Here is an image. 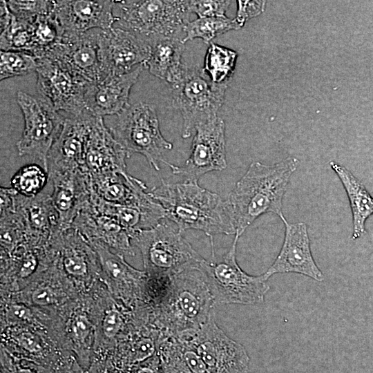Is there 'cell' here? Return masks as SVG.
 Listing matches in <instances>:
<instances>
[{
	"label": "cell",
	"mask_w": 373,
	"mask_h": 373,
	"mask_svg": "<svg viewBox=\"0 0 373 373\" xmlns=\"http://www.w3.org/2000/svg\"><path fill=\"white\" fill-rule=\"evenodd\" d=\"M157 351L162 373H209L189 340L160 334Z\"/></svg>",
	"instance_id": "23"
},
{
	"label": "cell",
	"mask_w": 373,
	"mask_h": 373,
	"mask_svg": "<svg viewBox=\"0 0 373 373\" xmlns=\"http://www.w3.org/2000/svg\"><path fill=\"white\" fill-rule=\"evenodd\" d=\"M99 46L102 79L145 66L151 52L148 41L129 30L114 26L99 29Z\"/></svg>",
	"instance_id": "13"
},
{
	"label": "cell",
	"mask_w": 373,
	"mask_h": 373,
	"mask_svg": "<svg viewBox=\"0 0 373 373\" xmlns=\"http://www.w3.org/2000/svg\"><path fill=\"white\" fill-rule=\"evenodd\" d=\"M52 186L48 178L44 190L37 195L26 198L17 193V210L21 214L29 237L52 238L61 232L59 218L51 194Z\"/></svg>",
	"instance_id": "22"
},
{
	"label": "cell",
	"mask_w": 373,
	"mask_h": 373,
	"mask_svg": "<svg viewBox=\"0 0 373 373\" xmlns=\"http://www.w3.org/2000/svg\"><path fill=\"white\" fill-rule=\"evenodd\" d=\"M182 336L189 340L209 373H247L249 358L245 348L218 327L214 312L198 329Z\"/></svg>",
	"instance_id": "11"
},
{
	"label": "cell",
	"mask_w": 373,
	"mask_h": 373,
	"mask_svg": "<svg viewBox=\"0 0 373 373\" xmlns=\"http://www.w3.org/2000/svg\"><path fill=\"white\" fill-rule=\"evenodd\" d=\"M227 86L212 83L202 68L186 66L182 77L171 85L173 106L183 118V138L189 137L198 124L218 117Z\"/></svg>",
	"instance_id": "8"
},
{
	"label": "cell",
	"mask_w": 373,
	"mask_h": 373,
	"mask_svg": "<svg viewBox=\"0 0 373 373\" xmlns=\"http://www.w3.org/2000/svg\"><path fill=\"white\" fill-rule=\"evenodd\" d=\"M238 11L235 21L241 28L245 21L262 12L264 10L265 1H238Z\"/></svg>",
	"instance_id": "35"
},
{
	"label": "cell",
	"mask_w": 373,
	"mask_h": 373,
	"mask_svg": "<svg viewBox=\"0 0 373 373\" xmlns=\"http://www.w3.org/2000/svg\"><path fill=\"white\" fill-rule=\"evenodd\" d=\"M64 115L63 126L47 157V171H85L86 144L95 116L86 111L78 115Z\"/></svg>",
	"instance_id": "14"
},
{
	"label": "cell",
	"mask_w": 373,
	"mask_h": 373,
	"mask_svg": "<svg viewBox=\"0 0 373 373\" xmlns=\"http://www.w3.org/2000/svg\"><path fill=\"white\" fill-rule=\"evenodd\" d=\"M99 32V29H94L75 36L63 37L45 57L60 61L90 83L101 81Z\"/></svg>",
	"instance_id": "17"
},
{
	"label": "cell",
	"mask_w": 373,
	"mask_h": 373,
	"mask_svg": "<svg viewBox=\"0 0 373 373\" xmlns=\"http://www.w3.org/2000/svg\"><path fill=\"white\" fill-rule=\"evenodd\" d=\"M32 23L33 37L28 53L40 59L61 41L64 32L52 12L40 16Z\"/></svg>",
	"instance_id": "28"
},
{
	"label": "cell",
	"mask_w": 373,
	"mask_h": 373,
	"mask_svg": "<svg viewBox=\"0 0 373 373\" xmlns=\"http://www.w3.org/2000/svg\"><path fill=\"white\" fill-rule=\"evenodd\" d=\"M144 67L140 65L130 73L91 83L85 95L86 111L95 117L119 115L129 104L131 89Z\"/></svg>",
	"instance_id": "20"
},
{
	"label": "cell",
	"mask_w": 373,
	"mask_h": 373,
	"mask_svg": "<svg viewBox=\"0 0 373 373\" xmlns=\"http://www.w3.org/2000/svg\"><path fill=\"white\" fill-rule=\"evenodd\" d=\"M151 46V55L145 67L151 75L174 84L182 77L186 67L182 62L184 44L180 38H170L155 41Z\"/></svg>",
	"instance_id": "25"
},
{
	"label": "cell",
	"mask_w": 373,
	"mask_h": 373,
	"mask_svg": "<svg viewBox=\"0 0 373 373\" xmlns=\"http://www.w3.org/2000/svg\"><path fill=\"white\" fill-rule=\"evenodd\" d=\"M240 237L236 234L228 251L219 257L211 244V258L199 266L216 304H260L270 289L264 274L249 275L238 265L236 247Z\"/></svg>",
	"instance_id": "6"
},
{
	"label": "cell",
	"mask_w": 373,
	"mask_h": 373,
	"mask_svg": "<svg viewBox=\"0 0 373 373\" xmlns=\"http://www.w3.org/2000/svg\"><path fill=\"white\" fill-rule=\"evenodd\" d=\"M111 131L124 149L127 158L134 153L144 155L149 164L160 171V163L166 164L163 153L173 145L162 136L154 106L139 102L128 104L119 115Z\"/></svg>",
	"instance_id": "7"
},
{
	"label": "cell",
	"mask_w": 373,
	"mask_h": 373,
	"mask_svg": "<svg viewBox=\"0 0 373 373\" xmlns=\"http://www.w3.org/2000/svg\"><path fill=\"white\" fill-rule=\"evenodd\" d=\"M137 373H158V372L149 367H142L137 370Z\"/></svg>",
	"instance_id": "42"
},
{
	"label": "cell",
	"mask_w": 373,
	"mask_h": 373,
	"mask_svg": "<svg viewBox=\"0 0 373 373\" xmlns=\"http://www.w3.org/2000/svg\"><path fill=\"white\" fill-rule=\"evenodd\" d=\"M240 28L234 19L227 17L198 18L189 21L184 28L185 37L182 39L185 44L195 38L202 39L208 44L213 39L230 30Z\"/></svg>",
	"instance_id": "29"
},
{
	"label": "cell",
	"mask_w": 373,
	"mask_h": 373,
	"mask_svg": "<svg viewBox=\"0 0 373 373\" xmlns=\"http://www.w3.org/2000/svg\"><path fill=\"white\" fill-rule=\"evenodd\" d=\"M126 153L105 126L95 117L90 126L85 151V171L90 178L126 173Z\"/></svg>",
	"instance_id": "19"
},
{
	"label": "cell",
	"mask_w": 373,
	"mask_h": 373,
	"mask_svg": "<svg viewBox=\"0 0 373 373\" xmlns=\"http://www.w3.org/2000/svg\"><path fill=\"white\" fill-rule=\"evenodd\" d=\"M17 343L28 352L36 353L42 350V346L37 336L32 333L23 332L15 336Z\"/></svg>",
	"instance_id": "39"
},
{
	"label": "cell",
	"mask_w": 373,
	"mask_h": 373,
	"mask_svg": "<svg viewBox=\"0 0 373 373\" xmlns=\"http://www.w3.org/2000/svg\"><path fill=\"white\" fill-rule=\"evenodd\" d=\"M190 13L189 1H117L113 10L118 27L150 44L160 39L180 38Z\"/></svg>",
	"instance_id": "5"
},
{
	"label": "cell",
	"mask_w": 373,
	"mask_h": 373,
	"mask_svg": "<svg viewBox=\"0 0 373 373\" xmlns=\"http://www.w3.org/2000/svg\"><path fill=\"white\" fill-rule=\"evenodd\" d=\"M124 326V319L120 312L111 309L104 315L102 322L104 334L108 338H114Z\"/></svg>",
	"instance_id": "36"
},
{
	"label": "cell",
	"mask_w": 373,
	"mask_h": 373,
	"mask_svg": "<svg viewBox=\"0 0 373 373\" xmlns=\"http://www.w3.org/2000/svg\"><path fill=\"white\" fill-rule=\"evenodd\" d=\"M115 1H54L52 14L61 26L64 37L81 35L94 29L113 27Z\"/></svg>",
	"instance_id": "16"
},
{
	"label": "cell",
	"mask_w": 373,
	"mask_h": 373,
	"mask_svg": "<svg viewBox=\"0 0 373 373\" xmlns=\"http://www.w3.org/2000/svg\"><path fill=\"white\" fill-rule=\"evenodd\" d=\"M17 102L24 119L22 135L16 143L18 154L37 160L47 171V157L61 130L65 116L39 95L19 90Z\"/></svg>",
	"instance_id": "9"
},
{
	"label": "cell",
	"mask_w": 373,
	"mask_h": 373,
	"mask_svg": "<svg viewBox=\"0 0 373 373\" xmlns=\"http://www.w3.org/2000/svg\"><path fill=\"white\" fill-rule=\"evenodd\" d=\"M285 238L276 260L263 274L267 280L275 274L297 273L321 282L325 277L312 254L307 226L305 222L289 223L284 215Z\"/></svg>",
	"instance_id": "15"
},
{
	"label": "cell",
	"mask_w": 373,
	"mask_h": 373,
	"mask_svg": "<svg viewBox=\"0 0 373 373\" xmlns=\"http://www.w3.org/2000/svg\"><path fill=\"white\" fill-rule=\"evenodd\" d=\"M48 172L36 164L20 168L12 177L11 187L21 195L32 198L40 193L47 184Z\"/></svg>",
	"instance_id": "30"
},
{
	"label": "cell",
	"mask_w": 373,
	"mask_h": 373,
	"mask_svg": "<svg viewBox=\"0 0 373 373\" xmlns=\"http://www.w3.org/2000/svg\"><path fill=\"white\" fill-rule=\"evenodd\" d=\"M72 228L89 240H98L128 255H133L131 235L115 218L100 211L90 198L75 218Z\"/></svg>",
	"instance_id": "21"
},
{
	"label": "cell",
	"mask_w": 373,
	"mask_h": 373,
	"mask_svg": "<svg viewBox=\"0 0 373 373\" xmlns=\"http://www.w3.org/2000/svg\"><path fill=\"white\" fill-rule=\"evenodd\" d=\"M199 266L160 280L163 289L158 305V323L162 334H190L213 312L216 303Z\"/></svg>",
	"instance_id": "3"
},
{
	"label": "cell",
	"mask_w": 373,
	"mask_h": 373,
	"mask_svg": "<svg viewBox=\"0 0 373 373\" xmlns=\"http://www.w3.org/2000/svg\"><path fill=\"white\" fill-rule=\"evenodd\" d=\"M230 1H189L190 12L195 13L198 18L226 17Z\"/></svg>",
	"instance_id": "33"
},
{
	"label": "cell",
	"mask_w": 373,
	"mask_h": 373,
	"mask_svg": "<svg viewBox=\"0 0 373 373\" xmlns=\"http://www.w3.org/2000/svg\"><path fill=\"white\" fill-rule=\"evenodd\" d=\"M18 373H34L32 370L26 368L19 369Z\"/></svg>",
	"instance_id": "43"
},
{
	"label": "cell",
	"mask_w": 373,
	"mask_h": 373,
	"mask_svg": "<svg viewBox=\"0 0 373 373\" xmlns=\"http://www.w3.org/2000/svg\"><path fill=\"white\" fill-rule=\"evenodd\" d=\"M131 241L141 251L147 276L157 280L198 267L204 259L166 218L151 229L137 231Z\"/></svg>",
	"instance_id": "4"
},
{
	"label": "cell",
	"mask_w": 373,
	"mask_h": 373,
	"mask_svg": "<svg viewBox=\"0 0 373 373\" xmlns=\"http://www.w3.org/2000/svg\"><path fill=\"white\" fill-rule=\"evenodd\" d=\"M299 160L289 157L272 164L252 162L227 200L236 234L241 236L258 217L273 213L283 216V200ZM235 234V235H236Z\"/></svg>",
	"instance_id": "2"
},
{
	"label": "cell",
	"mask_w": 373,
	"mask_h": 373,
	"mask_svg": "<svg viewBox=\"0 0 373 373\" xmlns=\"http://www.w3.org/2000/svg\"><path fill=\"white\" fill-rule=\"evenodd\" d=\"M10 11L18 19L32 22L52 12L54 1H7Z\"/></svg>",
	"instance_id": "32"
},
{
	"label": "cell",
	"mask_w": 373,
	"mask_h": 373,
	"mask_svg": "<svg viewBox=\"0 0 373 373\" xmlns=\"http://www.w3.org/2000/svg\"><path fill=\"white\" fill-rule=\"evenodd\" d=\"M37 63L38 95L63 114L85 111V95L91 83L56 59L44 57Z\"/></svg>",
	"instance_id": "10"
},
{
	"label": "cell",
	"mask_w": 373,
	"mask_h": 373,
	"mask_svg": "<svg viewBox=\"0 0 373 373\" xmlns=\"http://www.w3.org/2000/svg\"><path fill=\"white\" fill-rule=\"evenodd\" d=\"M237 56L236 51L211 43L207 49L202 70L212 83L228 85L235 70Z\"/></svg>",
	"instance_id": "27"
},
{
	"label": "cell",
	"mask_w": 373,
	"mask_h": 373,
	"mask_svg": "<svg viewBox=\"0 0 373 373\" xmlns=\"http://www.w3.org/2000/svg\"><path fill=\"white\" fill-rule=\"evenodd\" d=\"M15 256L20 259L19 275L21 278H27L37 269L38 259L32 251L24 250V247L17 249Z\"/></svg>",
	"instance_id": "37"
},
{
	"label": "cell",
	"mask_w": 373,
	"mask_h": 373,
	"mask_svg": "<svg viewBox=\"0 0 373 373\" xmlns=\"http://www.w3.org/2000/svg\"></svg>",
	"instance_id": "44"
},
{
	"label": "cell",
	"mask_w": 373,
	"mask_h": 373,
	"mask_svg": "<svg viewBox=\"0 0 373 373\" xmlns=\"http://www.w3.org/2000/svg\"><path fill=\"white\" fill-rule=\"evenodd\" d=\"M158 341L151 336H141L133 341L131 347V361L140 363L151 358L157 350Z\"/></svg>",
	"instance_id": "34"
},
{
	"label": "cell",
	"mask_w": 373,
	"mask_h": 373,
	"mask_svg": "<svg viewBox=\"0 0 373 373\" xmlns=\"http://www.w3.org/2000/svg\"><path fill=\"white\" fill-rule=\"evenodd\" d=\"M52 186L51 200L61 231L72 224L90 198V177L82 169L48 172Z\"/></svg>",
	"instance_id": "18"
},
{
	"label": "cell",
	"mask_w": 373,
	"mask_h": 373,
	"mask_svg": "<svg viewBox=\"0 0 373 373\" xmlns=\"http://www.w3.org/2000/svg\"><path fill=\"white\" fill-rule=\"evenodd\" d=\"M329 165L347 195L352 213V239L356 240L366 233L365 222L373 214V197L365 185L344 166L333 161Z\"/></svg>",
	"instance_id": "24"
},
{
	"label": "cell",
	"mask_w": 373,
	"mask_h": 373,
	"mask_svg": "<svg viewBox=\"0 0 373 373\" xmlns=\"http://www.w3.org/2000/svg\"><path fill=\"white\" fill-rule=\"evenodd\" d=\"M32 302L38 305H50L57 301L54 291L49 287H40L32 294Z\"/></svg>",
	"instance_id": "40"
},
{
	"label": "cell",
	"mask_w": 373,
	"mask_h": 373,
	"mask_svg": "<svg viewBox=\"0 0 373 373\" xmlns=\"http://www.w3.org/2000/svg\"><path fill=\"white\" fill-rule=\"evenodd\" d=\"M101 265L103 271L111 280L121 285H125L127 290L133 294L144 285L147 274L130 266L120 254L112 252L108 245L98 240H89Z\"/></svg>",
	"instance_id": "26"
},
{
	"label": "cell",
	"mask_w": 373,
	"mask_h": 373,
	"mask_svg": "<svg viewBox=\"0 0 373 373\" xmlns=\"http://www.w3.org/2000/svg\"><path fill=\"white\" fill-rule=\"evenodd\" d=\"M190 155L182 166L169 162L172 173L186 181L198 182L206 173L227 168L225 125L217 117L198 124L195 128Z\"/></svg>",
	"instance_id": "12"
},
{
	"label": "cell",
	"mask_w": 373,
	"mask_h": 373,
	"mask_svg": "<svg viewBox=\"0 0 373 373\" xmlns=\"http://www.w3.org/2000/svg\"><path fill=\"white\" fill-rule=\"evenodd\" d=\"M10 309L12 314L19 319L25 320L30 318V309L23 305L15 304L12 305Z\"/></svg>",
	"instance_id": "41"
},
{
	"label": "cell",
	"mask_w": 373,
	"mask_h": 373,
	"mask_svg": "<svg viewBox=\"0 0 373 373\" xmlns=\"http://www.w3.org/2000/svg\"><path fill=\"white\" fill-rule=\"evenodd\" d=\"M37 59L33 55L18 50L0 51V80L36 72Z\"/></svg>",
	"instance_id": "31"
},
{
	"label": "cell",
	"mask_w": 373,
	"mask_h": 373,
	"mask_svg": "<svg viewBox=\"0 0 373 373\" xmlns=\"http://www.w3.org/2000/svg\"><path fill=\"white\" fill-rule=\"evenodd\" d=\"M164 208L165 217L182 232L195 229L210 237L236 234L230 206L216 193L200 186L198 182L168 183L162 181L150 191Z\"/></svg>",
	"instance_id": "1"
},
{
	"label": "cell",
	"mask_w": 373,
	"mask_h": 373,
	"mask_svg": "<svg viewBox=\"0 0 373 373\" xmlns=\"http://www.w3.org/2000/svg\"><path fill=\"white\" fill-rule=\"evenodd\" d=\"M71 331L78 341H84L91 331V323L83 314L76 315L71 322Z\"/></svg>",
	"instance_id": "38"
}]
</instances>
